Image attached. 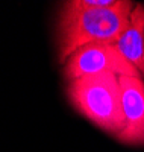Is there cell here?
<instances>
[{"label": "cell", "instance_id": "cell-3", "mask_svg": "<svg viewBox=\"0 0 144 152\" xmlns=\"http://www.w3.org/2000/svg\"><path fill=\"white\" fill-rule=\"evenodd\" d=\"M103 73L115 76L143 78L141 73L119 52L114 44H88L64 62V75L67 81L88 78Z\"/></svg>", "mask_w": 144, "mask_h": 152}, {"label": "cell", "instance_id": "cell-1", "mask_svg": "<svg viewBox=\"0 0 144 152\" xmlns=\"http://www.w3.org/2000/svg\"><path fill=\"white\" fill-rule=\"evenodd\" d=\"M135 3L119 0L112 8H91L84 0L62 5L58 20L59 61L65 62L88 44H115L129 24Z\"/></svg>", "mask_w": 144, "mask_h": 152}, {"label": "cell", "instance_id": "cell-4", "mask_svg": "<svg viewBox=\"0 0 144 152\" xmlns=\"http://www.w3.org/2000/svg\"><path fill=\"white\" fill-rule=\"evenodd\" d=\"M121 107L124 114V129L117 140L132 145H144V79L132 76H120Z\"/></svg>", "mask_w": 144, "mask_h": 152}, {"label": "cell", "instance_id": "cell-2", "mask_svg": "<svg viewBox=\"0 0 144 152\" xmlns=\"http://www.w3.org/2000/svg\"><path fill=\"white\" fill-rule=\"evenodd\" d=\"M67 96L73 108L115 138L124 129L119 76L103 73L68 81Z\"/></svg>", "mask_w": 144, "mask_h": 152}, {"label": "cell", "instance_id": "cell-6", "mask_svg": "<svg viewBox=\"0 0 144 152\" xmlns=\"http://www.w3.org/2000/svg\"><path fill=\"white\" fill-rule=\"evenodd\" d=\"M143 62H144V58H143ZM141 76H143V79H144V69H143V73H141Z\"/></svg>", "mask_w": 144, "mask_h": 152}, {"label": "cell", "instance_id": "cell-5", "mask_svg": "<svg viewBox=\"0 0 144 152\" xmlns=\"http://www.w3.org/2000/svg\"><path fill=\"white\" fill-rule=\"evenodd\" d=\"M119 52L140 73L144 69V5L135 3L129 17V24L121 37L114 44Z\"/></svg>", "mask_w": 144, "mask_h": 152}]
</instances>
